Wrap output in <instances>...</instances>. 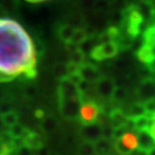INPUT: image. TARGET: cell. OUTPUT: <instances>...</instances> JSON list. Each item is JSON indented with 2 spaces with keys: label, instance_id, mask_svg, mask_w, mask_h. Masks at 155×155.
<instances>
[{
  "label": "cell",
  "instance_id": "d6986e66",
  "mask_svg": "<svg viewBox=\"0 0 155 155\" xmlns=\"http://www.w3.org/2000/svg\"><path fill=\"white\" fill-rule=\"evenodd\" d=\"M127 115L129 118H136V117H139V116H143L146 114V110H145V106L143 102H140V101H137V102H134L132 105L130 106V108H129V111L125 113Z\"/></svg>",
  "mask_w": 155,
  "mask_h": 155
},
{
  "label": "cell",
  "instance_id": "74e56055",
  "mask_svg": "<svg viewBox=\"0 0 155 155\" xmlns=\"http://www.w3.org/2000/svg\"><path fill=\"white\" fill-rule=\"evenodd\" d=\"M29 2H32V4H38V2H43V1H46V0H27Z\"/></svg>",
  "mask_w": 155,
  "mask_h": 155
},
{
  "label": "cell",
  "instance_id": "2e32d148",
  "mask_svg": "<svg viewBox=\"0 0 155 155\" xmlns=\"http://www.w3.org/2000/svg\"><path fill=\"white\" fill-rule=\"evenodd\" d=\"M94 152L97 155H110L111 143L109 139L100 138L98 141L94 143Z\"/></svg>",
  "mask_w": 155,
  "mask_h": 155
},
{
  "label": "cell",
  "instance_id": "b9f144b4",
  "mask_svg": "<svg viewBox=\"0 0 155 155\" xmlns=\"http://www.w3.org/2000/svg\"><path fill=\"white\" fill-rule=\"evenodd\" d=\"M106 1H107V2H109V4H111V2H115L116 0H106Z\"/></svg>",
  "mask_w": 155,
  "mask_h": 155
},
{
  "label": "cell",
  "instance_id": "83f0119b",
  "mask_svg": "<svg viewBox=\"0 0 155 155\" xmlns=\"http://www.w3.org/2000/svg\"><path fill=\"white\" fill-rule=\"evenodd\" d=\"M127 95V89H124V87H118V86H116V89H115L114 93H113V97H111V99L114 100V101H116V102H121V101H124V100H125Z\"/></svg>",
  "mask_w": 155,
  "mask_h": 155
},
{
  "label": "cell",
  "instance_id": "7a4b0ae2",
  "mask_svg": "<svg viewBox=\"0 0 155 155\" xmlns=\"http://www.w3.org/2000/svg\"><path fill=\"white\" fill-rule=\"evenodd\" d=\"M100 113H101V108L97 102H94L92 100H86V101L83 100L78 117L83 125H87V124L98 122Z\"/></svg>",
  "mask_w": 155,
  "mask_h": 155
},
{
  "label": "cell",
  "instance_id": "d6a6232c",
  "mask_svg": "<svg viewBox=\"0 0 155 155\" xmlns=\"http://www.w3.org/2000/svg\"><path fill=\"white\" fill-rule=\"evenodd\" d=\"M12 110V106L9 102H1L0 105V115H4L6 113Z\"/></svg>",
  "mask_w": 155,
  "mask_h": 155
},
{
  "label": "cell",
  "instance_id": "d4e9b609",
  "mask_svg": "<svg viewBox=\"0 0 155 155\" xmlns=\"http://www.w3.org/2000/svg\"><path fill=\"white\" fill-rule=\"evenodd\" d=\"M94 145L87 141H83L78 148V155H94Z\"/></svg>",
  "mask_w": 155,
  "mask_h": 155
},
{
  "label": "cell",
  "instance_id": "8fae6325",
  "mask_svg": "<svg viewBox=\"0 0 155 155\" xmlns=\"http://www.w3.org/2000/svg\"><path fill=\"white\" fill-rule=\"evenodd\" d=\"M22 141L23 145L30 150H40L43 147V144H44V140L41 138V136L37 132H33L31 130H28V132L25 133V136L22 138Z\"/></svg>",
  "mask_w": 155,
  "mask_h": 155
},
{
  "label": "cell",
  "instance_id": "ab89813d",
  "mask_svg": "<svg viewBox=\"0 0 155 155\" xmlns=\"http://www.w3.org/2000/svg\"><path fill=\"white\" fill-rule=\"evenodd\" d=\"M147 155H155V148H153L150 152H148V153H147Z\"/></svg>",
  "mask_w": 155,
  "mask_h": 155
},
{
  "label": "cell",
  "instance_id": "4316f807",
  "mask_svg": "<svg viewBox=\"0 0 155 155\" xmlns=\"http://www.w3.org/2000/svg\"><path fill=\"white\" fill-rule=\"evenodd\" d=\"M93 8L98 13H107L110 9V4L106 0H95L93 4Z\"/></svg>",
  "mask_w": 155,
  "mask_h": 155
},
{
  "label": "cell",
  "instance_id": "9c48e42d",
  "mask_svg": "<svg viewBox=\"0 0 155 155\" xmlns=\"http://www.w3.org/2000/svg\"><path fill=\"white\" fill-rule=\"evenodd\" d=\"M115 89H116L115 82L109 77L102 76L95 83V90L101 98H111Z\"/></svg>",
  "mask_w": 155,
  "mask_h": 155
},
{
  "label": "cell",
  "instance_id": "484cf974",
  "mask_svg": "<svg viewBox=\"0 0 155 155\" xmlns=\"http://www.w3.org/2000/svg\"><path fill=\"white\" fill-rule=\"evenodd\" d=\"M69 61L74 62V63H76L78 66H82L84 62H85V55H84L81 51L78 50V47H77L76 50L71 52V54H70V60H69Z\"/></svg>",
  "mask_w": 155,
  "mask_h": 155
},
{
  "label": "cell",
  "instance_id": "7c38bea8",
  "mask_svg": "<svg viewBox=\"0 0 155 155\" xmlns=\"http://www.w3.org/2000/svg\"><path fill=\"white\" fill-rule=\"evenodd\" d=\"M137 139H138V148L140 152L148 153L150 150L155 148V141L153 137L150 136V131H140L137 132Z\"/></svg>",
  "mask_w": 155,
  "mask_h": 155
},
{
  "label": "cell",
  "instance_id": "f1b7e54d",
  "mask_svg": "<svg viewBox=\"0 0 155 155\" xmlns=\"http://www.w3.org/2000/svg\"><path fill=\"white\" fill-rule=\"evenodd\" d=\"M54 75H55L60 81L63 79V78H66L67 75H68V74H67L66 66H63V64H58V66L54 68Z\"/></svg>",
  "mask_w": 155,
  "mask_h": 155
},
{
  "label": "cell",
  "instance_id": "4dcf8cb0",
  "mask_svg": "<svg viewBox=\"0 0 155 155\" xmlns=\"http://www.w3.org/2000/svg\"><path fill=\"white\" fill-rule=\"evenodd\" d=\"M143 104H144V106H145L146 114H148V115H154L155 114V99L145 101Z\"/></svg>",
  "mask_w": 155,
  "mask_h": 155
},
{
  "label": "cell",
  "instance_id": "52a82bcc",
  "mask_svg": "<svg viewBox=\"0 0 155 155\" xmlns=\"http://www.w3.org/2000/svg\"><path fill=\"white\" fill-rule=\"evenodd\" d=\"M58 97H59V99H61V98H74V97L84 98V95L78 90V86L72 84L67 77L60 81L59 87H58Z\"/></svg>",
  "mask_w": 155,
  "mask_h": 155
},
{
  "label": "cell",
  "instance_id": "1f68e13d",
  "mask_svg": "<svg viewBox=\"0 0 155 155\" xmlns=\"http://www.w3.org/2000/svg\"><path fill=\"white\" fill-rule=\"evenodd\" d=\"M1 6L6 11H14L16 8V1L15 0H2Z\"/></svg>",
  "mask_w": 155,
  "mask_h": 155
},
{
  "label": "cell",
  "instance_id": "f35d334b",
  "mask_svg": "<svg viewBox=\"0 0 155 155\" xmlns=\"http://www.w3.org/2000/svg\"><path fill=\"white\" fill-rule=\"evenodd\" d=\"M2 127H4V123H2V118H1V115H0V131H1Z\"/></svg>",
  "mask_w": 155,
  "mask_h": 155
},
{
  "label": "cell",
  "instance_id": "836d02e7",
  "mask_svg": "<svg viewBox=\"0 0 155 155\" xmlns=\"http://www.w3.org/2000/svg\"><path fill=\"white\" fill-rule=\"evenodd\" d=\"M150 133L155 141V114L152 116V123H150Z\"/></svg>",
  "mask_w": 155,
  "mask_h": 155
},
{
  "label": "cell",
  "instance_id": "e575fe53",
  "mask_svg": "<svg viewBox=\"0 0 155 155\" xmlns=\"http://www.w3.org/2000/svg\"><path fill=\"white\" fill-rule=\"evenodd\" d=\"M146 68H147V70H150V72H155V58L153 60H150L148 63H146Z\"/></svg>",
  "mask_w": 155,
  "mask_h": 155
},
{
  "label": "cell",
  "instance_id": "d590c367",
  "mask_svg": "<svg viewBox=\"0 0 155 155\" xmlns=\"http://www.w3.org/2000/svg\"><path fill=\"white\" fill-rule=\"evenodd\" d=\"M35 115H36V117L37 118H40V120H43L45 117V113L44 110H41V109H38V110L35 111Z\"/></svg>",
  "mask_w": 155,
  "mask_h": 155
},
{
  "label": "cell",
  "instance_id": "8d00e7d4",
  "mask_svg": "<svg viewBox=\"0 0 155 155\" xmlns=\"http://www.w3.org/2000/svg\"><path fill=\"white\" fill-rule=\"evenodd\" d=\"M5 82H9V81H8V78H6L4 75H1V74H0V83H5Z\"/></svg>",
  "mask_w": 155,
  "mask_h": 155
},
{
  "label": "cell",
  "instance_id": "7bdbcfd3",
  "mask_svg": "<svg viewBox=\"0 0 155 155\" xmlns=\"http://www.w3.org/2000/svg\"><path fill=\"white\" fill-rule=\"evenodd\" d=\"M0 155H12L11 153H0Z\"/></svg>",
  "mask_w": 155,
  "mask_h": 155
},
{
  "label": "cell",
  "instance_id": "5b68a950",
  "mask_svg": "<svg viewBox=\"0 0 155 155\" xmlns=\"http://www.w3.org/2000/svg\"><path fill=\"white\" fill-rule=\"evenodd\" d=\"M140 102L155 99V78H145L138 85L136 91Z\"/></svg>",
  "mask_w": 155,
  "mask_h": 155
},
{
  "label": "cell",
  "instance_id": "7402d4cb",
  "mask_svg": "<svg viewBox=\"0 0 155 155\" xmlns=\"http://www.w3.org/2000/svg\"><path fill=\"white\" fill-rule=\"evenodd\" d=\"M86 38H87V35H86L85 29L84 28H75L74 36H72V39H71V44L77 45L78 46L81 43H83Z\"/></svg>",
  "mask_w": 155,
  "mask_h": 155
},
{
  "label": "cell",
  "instance_id": "30bf717a",
  "mask_svg": "<svg viewBox=\"0 0 155 155\" xmlns=\"http://www.w3.org/2000/svg\"><path fill=\"white\" fill-rule=\"evenodd\" d=\"M134 6L147 25L150 22H153L155 20V5L153 2H146L140 0L137 4H134Z\"/></svg>",
  "mask_w": 155,
  "mask_h": 155
},
{
  "label": "cell",
  "instance_id": "44dd1931",
  "mask_svg": "<svg viewBox=\"0 0 155 155\" xmlns=\"http://www.w3.org/2000/svg\"><path fill=\"white\" fill-rule=\"evenodd\" d=\"M29 129L22 125V124H20V123H17L15 125H13L12 127L9 129H7V131L9 132L12 137L14 139H22L24 136H25V133L28 132Z\"/></svg>",
  "mask_w": 155,
  "mask_h": 155
},
{
  "label": "cell",
  "instance_id": "5bb4252c",
  "mask_svg": "<svg viewBox=\"0 0 155 155\" xmlns=\"http://www.w3.org/2000/svg\"><path fill=\"white\" fill-rule=\"evenodd\" d=\"M120 141L123 144V146L127 148V150L132 152V150L138 148V139H137V134L132 131H127L123 134L120 138Z\"/></svg>",
  "mask_w": 155,
  "mask_h": 155
},
{
  "label": "cell",
  "instance_id": "6da1fadb",
  "mask_svg": "<svg viewBox=\"0 0 155 155\" xmlns=\"http://www.w3.org/2000/svg\"><path fill=\"white\" fill-rule=\"evenodd\" d=\"M0 74L8 81L37 76L35 43L27 30L11 18H0Z\"/></svg>",
  "mask_w": 155,
  "mask_h": 155
},
{
  "label": "cell",
  "instance_id": "ffe728a7",
  "mask_svg": "<svg viewBox=\"0 0 155 155\" xmlns=\"http://www.w3.org/2000/svg\"><path fill=\"white\" fill-rule=\"evenodd\" d=\"M1 118H2V123H4V127L9 129L13 125H15L18 123V114L16 111L11 110L8 113H6L4 115H1Z\"/></svg>",
  "mask_w": 155,
  "mask_h": 155
},
{
  "label": "cell",
  "instance_id": "9a60e30c",
  "mask_svg": "<svg viewBox=\"0 0 155 155\" xmlns=\"http://www.w3.org/2000/svg\"><path fill=\"white\" fill-rule=\"evenodd\" d=\"M127 115L123 110L115 108L109 113V120L113 127H120V125H125L127 122Z\"/></svg>",
  "mask_w": 155,
  "mask_h": 155
},
{
  "label": "cell",
  "instance_id": "ac0fdd59",
  "mask_svg": "<svg viewBox=\"0 0 155 155\" xmlns=\"http://www.w3.org/2000/svg\"><path fill=\"white\" fill-rule=\"evenodd\" d=\"M137 58H138L139 61L143 62L144 64L148 63L150 60H153V59H154L153 52H152V47L143 44L140 47H139V50L137 51Z\"/></svg>",
  "mask_w": 155,
  "mask_h": 155
},
{
  "label": "cell",
  "instance_id": "603a6c76",
  "mask_svg": "<svg viewBox=\"0 0 155 155\" xmlns=\"http://www.w3.org/2000/svg\"><path fill=\"white\" fill-rule=\"evenodd\" d=\"M94 46L95 45L93 43V38L87 37L83 43H81V44L78 45V50L81 51L84 55H86V54H91V52L94 48Z\"/></svg>",
  "mask_w": 155,
  "mask_h": 155
},
{
  "label": "cell",
  "instance_id": "60d3db41",
  "mask_svg": "<svg viewBox=\"0 0 155 155\" xmlns=\"http://www.w3.org/2000/svg\"><path fill=\"white\" fill-rule=\"evenodd\" d=\"M143 1H146V2H153V4H154L155 0H143Z\"/></svg>",
  "mask_w": 155,
  "mask_h": 155
},
{
  "label": "cell",
  "instance_id": "cb8c5ba5",
  "mask_svg": "<svg viewBox=\"0 0 155 155\" xmlns=\"http://www.w3.org/2000/svg\"><path fill=\"white\" fill-rule=\"evenodd\" d=\"M56 124H58V122L53 117L45 116L43 118V122H41V129L44 130L45 132H52V131L55 130Z\"/></svg>",
  "mask_w": 155,
  "mask_h": 155
},
{
  "label": "cell",
  "instance_id": "8992f818",
  "mask_svg": "<svg viewBox=\"0 0 155 155\" xmlns=\"http://www.w3.org/2000/svg\"><path fill=\"white\" fill-rule=\"evenodd\" d=\"M102 129H104V127L98 122L83 125L81 127V136H82L84 141L94 144L100 138H102Z\"/></svg>",
  "mask_w": 155,
  "mask_h": 155
},
{
  "label": "cell",
  "instance_id": "4fadbf2b",
  "mask_svg": "<svg viewBox=\"0 0 155 155\" xmlns=\"http://www.w3.org/2000/svg\"><path fill=\"white\" fill-rule=\"evenodd\" d=\"M152 116H153V115L145 114V115H143V116L136 117V118H131L133 131H136V132H140V131H150V123H152Z\"/></svg>",
  "mask_w": 155,
  "mask_h": 155
},
{
  "label": "cell",
  "instance_id": "e0dca14e",
  "mask_svg": "<svg viewBox=\"0 0 155 155\" xmlns=\"http://www.w3.org/2000/svg\"><path fill=\"white\" fill-rule=\"evenodd\" d=\"M74 31L75 28L69 25V24H63L61 25L59 30H58V35H59V38L61 39L63 43L66 44H71V39L74 36Z\"/></svg>",
  "mask_w": 155,
  "mask_h": 155
},
{
  "label": "cell",
  "instance_id": "277c9868",
  "mask_svg": "<svg viewBox=\"0 0 155 155\" xmlns=\"http://www.w3.org/2000/svg\"><path fill=\"white\" fill-rule=\"evenodd\" d=\"M118 51L120 48L116 43L109 41V43H105V44H97L90 55L95 61H104V60L116 56Z\"/></svg>",
  "mask_w": 155,
  "mask_h": 155
},
{
  "label": "cell",
  "instance_id": "f546056e",
  "mask_svg": "<svg viewBox=\"0 0 155 155\" xmlns=\"http://www.w3.org/2000/svg\"><path fill=\"white\" fill-rule=\"evenodd\" d=\"M67 78H68V79H69L72 84H75L76 86H78V85H79V84L84 81L83 78H82V76H81L79 71H76V72H74V74L68 75V76H67Z\"/></svg>",
  "mask_w": 155,
  "mask_h": 155
},
{
  "label": "cell",
  "instance_id": "3957f363",
  "mask_svg": "<svg viewBox=\"0 0 155 155\" xmlns=\"http://www.w3.org/2000/svg\"><path fill=\"white\" fill-rule=\"evenodd\" d=\"M83 100L84 98H82V97L59 99V109H60L62 116L68 118V120H74L75 117H77Z\"/></svg>",
  "mask_w": 155,
  "mask_h": 155
},
{
  "label": "cell",
  "instance_id": "ba28073f",
  "mask_svg": "<svg viewBox=\"0 0 155 155\" xmlns=\"http://www.w3.org/2000/svg\"><path fill=\"white\" fill-rule=\"evenodd\" d=\"M79 74L85 82L91 84H95L102 77L99 69L95 66H93L92 63H87V62H84L83 64L79 67Z\"/></svg>",
  "mask_w": 155,
  "mask_h": 155
}]
</instances>
